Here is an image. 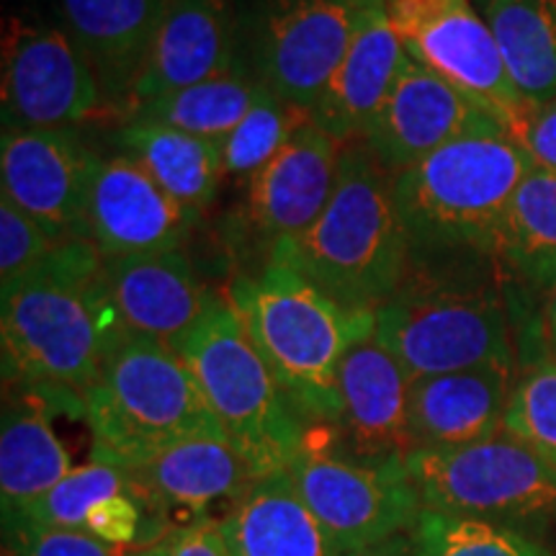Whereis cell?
I'll return each instance as SVG.
<instances>
[{"label":"cell","mask_w":556,"mask_h":556,"mask_svg":"<svg viewBox=\"0 0 556 556\" xmlns=\"http://www.w3.org/2000/svg\"><path fill=\"white\" fill-rule=\"evenodd\" d=\"M122 336L106 266L90 240L60 242L31 274L0 289L5 387L39 392L75 417Z\"/></svg>","instance_id":"cell-1"},{"label":"cell","mask_w":556,"mask_h":556,"mask_svg":"<svg viewBox=\"0 0 556 556\" xmlns=\"http://www.w3.org/2000/svg\"><path fill=\"white\" fill-rule=\"evenodd\" d=\"M274 261L289 263L348 309L377 312L402 287L413 253L394 201V173L364 139L343 144L328 206L302 238L276 248Z\"/></svg>","instance_id":"cell-2"},{"label":"cell","mask_w":556,"mask_h":556,"mask_svg":"<svg viewBox=\"0 0 556 556\" xmlns=\"http://www.w3.org/2000/svg\"><path fill=\"white\" fill-rule=\"evenodd\" d=\"M229 304L307 426H336L338 368L348 348L374 336V312L348 309L289 263H268L229 287Z\"/></svg>","instance_id":"cell-3"},{"label":"cell","mask_w":556,"mask_h":556,"mask_svg":"<svg viewBox=\"0 0 556 556\" xmlns=\"http://www.w3.org/2000/svg\"><path fill=\"white\" fill-rule=\"evenodd\" d=\"M533 163L503 135L456 139L394 173V201L413 263L492 261V242L513 193Z\"/></svg>","instance_id":"cell-4"},{"label":"cell","mask_w":556,"mask_h":556,"mask_svg":"<svg viewBox=\"0 0 556 556\" xmlns=\"http://www.w3.org/2000/svg\"><path fill=\"white\" fill-rule=\"evenodd\" d=\"M374 319V336L409 381L477 366H513L505 299L477 261L413 263Z\"/></svg>","instance_id":"cell-5"},{"label":"cell","mask_w":556,"mask_h":556,"mask_svg":"<svg viewBox=\"0 0 556 556\" xmlns=\"http://www.w3.org/2000/svg\"><path fill=\"white\" fill-rule=\"evenodd\" d=\"M83 420L93 458L124 469L191 438H225L180 353L131 332L116 340L83 397Z\"/></svg>","instance_id":"cell-6"},{"label":"cell","mask_w":556,"mask_h":556,"mask_svg":"<svg viewBox=\"0 0 556 556\" xmlns=\"http://www.w3.org/2000/svg\"><path fill=\"white\" fill-rule=\"evenodd\" d=\"M178 353L253 477L289 469L309 426L291 407L229 299H217Z\"/></svg>","instance_id":"cell-7"},{"label":"cell","mask_w":556,"mask_h":556,"mask_svg":"<svg viewBox=\"0 0 556 556\" xmlns=\"http://www.w3.org/2000/svg\"><path fill=\"white\" fill-rule=\"evenodd\" d=\"M405 475L426 510L513 528L556 516V467L507 430L467 446L415 448Z\"/></svg>","instance_id":"cell-8"},{"label":"cell","mask_w":556,"mask_h":556,"mask_svg":"<svg viewBox=\"0 0 556 556\" xmlns=\"http://www.w3.org/2000/svg\"><path fill=\"white\" fill-rule=\"evenodd\" d=\"M289 475L304 503L345 554L407 533L422 510L405 464L374 467L338 448L330 426H309Z\"/></svg>","instance_id":"cell-9"},{"label":"cell","mask_w":556,"mask_h":556,"mask_svg":"<svg viewBox=\"0 0 556 556\" xmlns=\"http://www.w3.org/2000/svg\"><path fill=\"white\" fill-rule=\"evenodd\" d=\"M409 58L454 83L510 131L528 103L513 86L497 39L469 0H384Z\"/></svg>","instance_id":"cell-10"},{"label":"cell","mask_w":556,"mask_h":556,"mask_svg":"<svg viewBox=\"0 0 556 556\" xmlns=\"http://www.w3.org/2000/svg\"><path fill=\"white\" fill-rule=\"evenodd\" d=\"M3 127L73 129L106 106L93 67L67 31L11 21L3 37Z\"/></svg>","instance_id":"cell-11"},{"label":"cell","mask_w":556,"mask_h":556,"mask_svg":"<svg viewBox=\"0 0 556 556\" xmlns=\"http://www.w3.org/2000/svg\"><path fill=\"white\" fill-rule=\"evenodd\" d=\"M340 152L343 144L307 114L281 152L248 180L235 227L238 242L263 253V266L276 248L302 238L325 212L336 191Z\"/></svg>","instance_id":"cell-12"},{"label":"cell","mask_w":556,"mask_h":556,"mask_svg":"<svg viewBox=\"0 0 556 556\" xmlns=\"http://www.w3.org/2000/svg\"><path fill=\"white\" fill-rule=\"evenodd\" d=\"M101 160L73 129L3 127L0 186L58 242L88 240V197Z\"/></svg>","instance_id":"cell-13"},{"label":"cell","mask_w":556,"mask_h":556,"mask_svg":"<svg viewBox=\"0 0 556 556\" xmlns=\"http://www.w3.org/2000/svg\"><path fill=\"white\" fill-rule=\"evenodd\" d=\"M353 11L338 0H261L255 73L270 93L304 114L345 58Z\"/></svg>","instance_id":"cell-14"},{"label":"cell","mask_w":556,"mask_h":556,"mask_svg":"<svg viewBox=\"0 0 556 556\" xmlns=\"http://www.w3.org/2000/svg\"><path fill=\"white\" fill-rule=\"evenodd\" d=\"M503 131L505 127L490 111L405 52L394 86L364 142L387 170L400 173L456 139Z\"/></svg>","instance_id":"cell-15"},{"label":"cell","mask_w":556,"mask_h":556,"mask_svg":"<svg viewBox=\"0 0 556 556\" xmlns=\"http://www.w3.org/2000/svg\"><path fill=\"white\" fill-rule=\"evenodd\" d=\"M338 448L374 467L405 464L415 451L409 435V377L397 358L366 336L348 348L338 368Z\"/></svg>","instance_id":"cell-16"},{"label":"cell","mask_w":556,"mask_h":556,"mask_svg":"<svg viewBox=\"0 0 556 556\" xmlns=\"http://www.w3.org/2000/svg\"><path fill=\"white\" fill-rule=\"evenodd\" d=\"M199 214L127 155L101 160L88 197V240L103 261L184 248Z\"/></svg>","instance_id":"cell-17"},{"label":"cell","mask_w":556,"mask_h":556,"mask_svg":"<svg viewBox=\"0 0 556 556\" xmlns=\"http://www.w3.org/2000/svg\"><path fill=\"white\" fill-rule=\"evenodd\" d=\"M168 531L222 523L255 482L227 438H191L129 469Z\"/></svg>","instance_id":"cell-18"},{"label":"cell","mask_w":556,"mask_h":556,"mask_svg":"<svg viewBox=\"0 0 556 556\" xmlns=\"http://www.w3.org/2000/svg\"><path fill=\"white\" fill-rule=\"evenodd\" d=\"M103 266L124 332L176 353L219 299L201 281L184 248L103 261Z\"/></svg>","instance_id":"cell-19"},{"label":"cell","mask_w":556,"mask_h":556,"mask_svg":"<svg viewBox=\"0 0 556 556\" xmlns=\"http://www.w3.org/2000/svg\"><path fill=\"white\" fill-rule=\"evenodd\" d=\"M402 60L405 47L389 24L384 5L353 11L351 45L309 119L340 144L361 142L384 106Z\"/></svg>","instance_id":"cell-20"},{"label":"cell","mask_w":556,"mask_h":556,"mask_svg":"<svg viewBox=\"0 0 556 556\" xmlns=\"http://www.w3.org/2000/svg\"><path fill=\"white\" fill-rule=\"evenodd\" d=\"M229 0H170L152 41L129 114L144 103L227 73L235 62Z\"/></svg>","instance_id":"cell-21"},{"label":"cell","mask_w":556,"mask_h":556,"mask_svg":"<svg viewBox=\"0 0 556 556\" xmlns=\"http://www.w3.org/2000/svg\"><path fill=\"white\" fill-rule=\"evenodd\" d=\"M513 366H477L409 381V435L415 448H454L505 430Z\"/></svg>","instance_id":"cell-22"},{"label":"cell","mask_w":556,"mask_h":556,"mask_svg":"<svg viewBox=\"0 0 556 556\" xmlns=\"http://www.w3.org/2000/svg\"><path fill=\"white\" fill-rule=\"evenodd\" d=\"M67 34L93 67L109 103L129 111L170 0H60Z\"/></svg>","instance_id":"cell-23"},{"label":"cell","mask_w":556,"mask_h":556,"mask_svg":"<svg viewBox=\"0 0 556 556\" xmlns=\"http://www.w3.org/2000/svg\"><path fill=\"white\" fill-rule=\"evenodd\" d=\"M219 528L232 556H353L315 518L289 469L255 479Z\"/></svg>","instance_id":"cell-24"},{"label":"cell","mask_w":556,"mask_h":556,"mask_svg":"<svg viewBox=\"0 0 556 556\" xmlns=\"http://www.w3.org/2000/svg\"><path fill=\"white\" fill-rule=\"evenodd\" d=\"M5 394L0 422V503L16 510L60 484L73 462L65 443L54 433V405L39 392L18 387Z\"/></svg>","instance_id":"cell-25"},{"label":"cell","mask_w":556,"mask_h":556,"mask_svg":"<svg viewBox=\"0 0 556 556\" xmlns=\"http://www.w3.org/2000/svg\"><path fill=\"white\" fill-rule=\"evenodd\" d=\"M497 276L552 294L556 287V173L531 168L492 242Z\"/></svg>","instance_id":"cell-26"},{"label":"cell","mask_w":556,"mask_h":556,"mask_svg":"<svg viewBox=\"0 0 556 556\" xmlns=\"http://www.w3.org/2000/svg\"><path fill=\"white\" fill-rule=\"evenodd\" d=\"M116 139L124 155L142 165L160 189L199 217L217 197L225 178L219 142L139 119H131Z\"/></svg>","instance_id":"cell-27"},{"label":"cell","mask_w":556,"mask_h":556,"mask_svg":"<svg viewBox=\"0 0 556 556\" xmlns=\"http://www.w3.org/2000/svg\"><path fill=\"white\" fill-rule=\"evenodd\" d=\"M484 18L528 106L556 99V0H484Z\"/></svg>","instance_id":"cell-28"},{"label":"cell","mask_w":556,"mask_h":556,"mask_svg":"<svg viewBox=\"0 0 556 556\" xmlns=\"http://www.w3.org/2000/svg\"><path fill=\"white\" fill-rule=\"evenodd\" d=\"M258 86V78H250L245 70L235 65L227 73L201 80L197 86L173 90V93L144 103L131 111L129 122L165 124V127L189 131V135L222 144L253 106Z\"/></svg>","instance_id":"cell-29"},{"label":"cell","mask_w":556,"mask_h":556,"mask_svg":"<svg viewBox=\"0 0 556 556\" xmlns=\"http://www.w3.org/2000/svg\"><path fill=\"white\" fill-rule=\"evenodd\" d=\"M407 539L413 556H548L544 544L520 528L426 507L417 513Z\"/></svg>","instance_id":"cell-30"},{"label":"cell","mask_w":556,"mask_h":556,"mask_svg":"<svg viewBox=\"0 0 556 556\" xmlns=\"http://www.w3.org/2000/svg\"><path fill=\"white\" fill-rule=\"evenodd\" d=\"M304 116H307L304 111L283 103L261 83L253 106L222 142L225 176L248 184L263 165H268L281 152Z\"/></svg>","instance_id":"cell-31"},{"label":"cell","mask_w":556,"mask_h":556,"mask_svg":"<svg viewBox=\"0 0 556 556\" xmlns=\"http://www.w3.org/2000/svg\"><path fill=\"white\" fill-rule=\"evenodd\" d=\"M131 486L129 469L119 464L99 462L90 458L83 467H75L70 475L54 484L47 495H41L34 503L16 507L26 518L37 520L41 526L70 528V531H86L88 516L101 500H106L116 492H124Z\"/></svg>","instance_id":"cell-32"},{"label":"cell","mask_w":556,"mask_h":556,"mask_svg":"<svg viewBox=\"0 0 556 556\" xmlns=\"http://www.w3.org/2000/svg\"><path fill=\"white\" fill-rule=\"evenodd\" d=\"M505 430L556 467V356L548 353L516 379Z\"/></svg>","instance_id":"cell-33"},{"label":"cell","mask_w":556,"mask_h":556,"mask_svg":"<svg viewBox=\"0 0 556 556\" xmlns=\"http://www.w3.org/2000/svg\"><path fill=\"white\" fill-rule=\"evenodd\" d=\"M3 548L16 556H119L86 531L41 526L18 510H3Z\"/></svg>","instance_id":"cell-34"},{"label":"cell","mask_w":556,"mask_h":556,"mask_svg":"<svg viewBox=\"0 0 556 556\" xmlns=\"http://www.w3.org/2000/svg\"><path fill=\"white\" fill-rule=\"evenodd\" d=\"M58 248L50 235L9 199H0V289L31 274Z\"/></svg>","instance_id":"cell-35"},{"label":"cell","mask_w":556,"mask_h":556,"mask_svg":"<svg viewBox=\"0 0 556 556\" xmlns=\"http://www.w3.org/2000/svg\"><path fill=\"white\" fill-rule=\"evenodd\" d=\"M507 135L523 148L533 168L556 173V99L528 106L523 119Z\"/></svg>","instance_id":"cell-36"},{"label":"cell","mask_w":556,"mask_h":556,"mask_svg":"<svg viewBox=\"0 0 556 556\" xmlns=\"http://www.w3.org/2000/svg\"><path fill=\"white\" fill-rule=\"evenodd\" d=\"M150 556H232L217 523L178 528L152 544Z\"/></svg>","instance_id":"cell-37"},{"label":"cell","mask_w":556,"mask_h":556,"mask_svg":"<svg viewBox=\"0 0 556 556\" xmlns=\"http://www.w3.org/2000/svg\"><path fill=\"white\" fill-rule=\"evenodd\" d=\"M353 556H413V546H409L407 533H397V536L381 541V544H374L364 548V552Z\"/></svg>","instance_id":"cell-38"},{"label":"cell","mask_w":556,"mask_h":556,"mask_svg":"<svg viewBox=\"0 0 556 556\" xmlns=\"http://www.w3.org/2000/svg\"><path fill=\"white\" fill-rule=\"evenodd\" d=\"M546 336H548V343H556V287L552 294H548V304H546Z\"/></svg>","instance_id":"cell-39"},{"label":"cell","mask_w":556,"mask_h":556,"mask_svg":"<svg viewBox=\"0 0 556 556\" xmlns=\"http://www.w3.org/2000/svg\"><path fill=\"white\" fill-rule=\"evenodd\" d=\"M338 3L348 5L351 11H364V9H379V5H384V0H338Z\"/></svg>","instance_id":"cell-40"},{"label":"cell","mask_w":556,"mask_h":556,"mask_svg":"<svg viewBox=\"0 0 556 556\" xmlns=\"http://www.w3.org/2000/svg\"><path fill=\"white\" fill-rule=\"evenodd\" d=\"M124 556H150L148 548H139V552H127Z\"/></svg>","instance_id":"cell-41"},{"label":"cell","mask_w":556,"mask_h":556,"mask_svg":"<svg viewBox=\"0 0 556 556\" xmlns=\"http://www.w3.org/2000/svg\"><path fill=\"white\" fill-rule=\"evenodd\" d=\"M548 348H552V353L556 356V343H548Z\"/></svg>","instance_id":"cell-42"},{"label":"cell","mask_w":556,"mask_h":556,"mask_svg":"<svg viewBox=\"0 0 556 556\" xmlns=\"http://www.w3.org/2000/svg\"><path fill=\"white\" fill-rule=\"evenodd\" d=\"M3 556H16V554H11V552H9V548H3Z\"/></svg>","instance_id":"cell-43"}]
</instances>
